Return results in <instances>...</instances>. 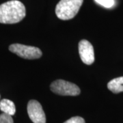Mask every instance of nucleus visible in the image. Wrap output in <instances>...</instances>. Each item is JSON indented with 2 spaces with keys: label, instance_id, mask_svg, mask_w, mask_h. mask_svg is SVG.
<instances>
[{
  "label": "nucleus",
  "instance_id": "nucleus-6",
  "mask_svg": "<svg viewBox=\"0 0 123 123\" xmlns=\"http://www.w3.org/2000/svg\"><path fill=\"white\" fill-rule=\"evenodd\" d=\"M79 53L81 61L87 65H91L94 62V53L92 44L87 40H81L78 45Z\"/></svg>",
  "mask_w": 123,
  "mask_h": 123
},
{
  "label": "nucleus",
  "instance_id": "nucleus-3",
  "mask_svg": "<svg viewBox=\"0 0 123 123\" xmlns=\"http://www.w3.org/2000/svg\"><path fill=\"white\" fill-rule=\"evenodd\" d=\"M50 88L53 93L61 96H77L81 92L80 88L76 84L62 79L53 81Z\"/></svg>",
  "mask_w": 123,
  "mask_h": 123
},
{
  "label": "nucleus",
  "instance_id": "nucleus-7",
  "mask_svg": "<svg viewBox=\"0 0 123 123\" xmlns=\"http://www.w3.org/2000/svg\"><path fill=\"white\" fill-rule=\"evenodd\" d=\"M0 110L6 114L13 116L16 113V107L13 102L9 99H2L0 101Z\"/></svg>",
  "mask_w": 123,
  "mask_h": 123
},
{
  "label": "nucleus",
  "instance_id": "nucleus-5",
  "mask_svg": "<svg viewBox=\"0 0 123 123\" xmlns=\"http://www.w3.org/2000/svg\"><path fill=\"white\" fill-rule=\"evenodd\" d=\"M27 114L34 123H46L44 110L38 101L30 100L27 104Z\"/></svg>",
  "mask_w": 123,
  "mask_h": 123
},
{
  "label": "nucleus",
  "instance_id": "nucleus-2",
  "mask_svg": "<svg viewBox=\"0 0 123 123\" xmlns=\"http://www.w3.org/2000/svg\"><path fill=\"white\" fill-rule=\"evenodd\" d=\"M84 0H60L55 8V14L61 20H69L76 16Z\"/></svg>",
  "mask_w": 123,
  "mask_h": 123
},
{
  "label": "nucleus",
  "instance_id": "nucleus-9",
  "mask_svg": "<svg viewBox=\"0 0 123 123\" xmlns=\"http://www.w3.org/2000/svg\"><path fill=\"white\" fill-rule=\"evenodd\" d=\"M94 1L97 4L107 8H111L115 4L114 0H94Z\"/></svg>",
  "mask_w": 123,
  "mask_h": 123
},
{
  "label": "nucleus",
  "instance_id": "nucleus-10",
  "mask_svg": "<svg viewBox=\"0 0 123 123\" xmlns=\"http://www.w3.org/2000/svg\"><path fill=\"white\" fill-rule=\"evenodd\" d=\"M0 123H14L13 119L11 116L3 113L0 114Z\"/></svg>",
  "mask_w": 123,
  "mask_h": 123
},
{
  "label": "nucleus",
  "instance_id": "nucleus-4",
  "mask_svg": "<svg viewBox=\"0 0 123 123\" xmlns=\"http://www.w3.org/2000/svg\"><path fill=\"white\" fill-rule=\"evenodd\" d=\"M9 50L17 55L18 57L27 60L38 59L43 55L39 48L21 44H11L9 47Z\"/></svg>",
  "mask_w": 123,
  "mask_h": 123
},
{
  "label": "nucleus",
  "instance_id": "nucleus-11",
  "mask_svg": "<svg viewBox=\"0 0 123 123\" xmlns=\"http://www.w3.org/2000/svg\"><path fill=\"white\" fill-rule=\"evenodd\" d=\"M64 123H86L85 120L80 116H75L67 120Z\"/></svg>",
  "mask_w": 123,
  "mask_h": 123
},
{
  "label": "nucleus",
  "instance_id": "nucleus-1",
  "mask_svg": "<svg viewBox=\"0 0 123 123\" xmlns=\"http://www.w3.org/2000/svg\"><path fill=\"white\" fill-rule=\"evenodd\" d=\"M26 15L24 4L18 0H11L0 5V23L14 24L22 21Z\"/></svg>",
  "mask_w": 123,
  "mask_h": 123
},
{
  "label": "nucleus",
  "instance_id": "nucleus-8",
  "mask_svg": "<svg viewBox=\"0 0 123 123\" xmlns=\"http://www.w3.org/2000/svg\"><path fill=\"white\" fill-rule=\"evenodd\" d=\"M107 88L114 94L123 92V77H117L111 80L107 84Z\"/></svg>",
  "mask_w": 123,
  "mask_h": 123
}]
</instances>
